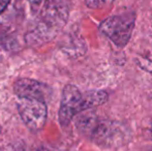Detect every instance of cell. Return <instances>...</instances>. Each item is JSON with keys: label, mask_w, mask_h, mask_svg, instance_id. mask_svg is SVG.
Wrapping results in <instances>:
<instances>
[{"label": "cell", "mask_w": 152, "mask_h": 151, "mask_svg": "<svg viewBox=\"0 0 152 151\" xmlns=\"http://www.w3.org/2000/svg\"><path fill=\"white\" fill-rule=\"evenodd\" d=\"M136 23V15L132 12H123L113 15L102 21L99 30L118 48H124L132 37Z\"/></svg>", "instance_id": "6da1fadb"}, {"label": "cell", "mask_w": 152, "mask_h": 151, "mask_svg": "<svg viewBox=\"0 0 152 151\" xmlns=\"http://www.w3.org/2000/svg\"><path fill=\"white\" fill-rule=\"evenodd\" d=\"M17 108L23 122L31 131L37 133L44 128L48 115L46 101L38 98L18 97Z\"/></svg>", "instance_id": "7a4b0ae2"}, {"label": "cell", "mask_w": 152, "mask_h": 151, "mask_svg": "<svg viewBox=\"0 0 152 151\" xmlns=\"http://www.w3.org/2000/svg\"><path fill=\"white\" fill-rule=\"evenodd\" d=\"M84 111L83 93L75 85L68 84L64 87L61 95L59 109V123L66 127L79 113Z\"/></svg>", "instance_id": "3957f363"}, {"label": "cell", "mask_w": 152, "mask_h": 151, "mask_svg": "<svg viewBox=\"0 0 152 151\" xmlns=\"http://www.w3.org/2000/svg\"><path fill=\"white\" fill-rule=\"evenodd\" d=\"M119 135H120V129L118 128V125L110 121H104L102 119H98L89 138L97 145L109 147L118 142Z\"/></svg>", "instance_id": "277c9868"}, {"label": "cell", "mask_w": 152, "mask_h": 151, "mask_svg": "<svg viewBox=\"0 0 152 151\" xmlns=\"http://www.w3.org/2000/svg\"><path fill=\"white\" fill-rule=\"evenodd\" d=\"M14 91L18 97H29L45 101L46 87L36 80L28 78H21L15 82Z\"/></svg>", "instance_id": "5b68a950"}, {"label": "cell", "mask_w": 152, "mask_h": 151, "mask_svg": "<svg viewBox=\"0 0 152 151\" xmlns=\"http://www.w3.org/2000/svg\"><path fill=\"white\" fill-rule=\"evenodd\" d=\"M83 97H84V111H87L107 103L109 95L104 90H90L83 93Z\"/></svg>", "instance_id": "8992f818"}, {"label": "cell", "mask_w": 152, "mask_h": 151, "mask_svg": "<svg viewBox=\"0 0 152 151\" xmlns=\"http://www.w3.org/2000/svg\"><path fill=\"white\" fill-rule=\"evenodd\" d=\"M114 2V0H85V3L89 8H102Z\"/></svg>", "instance_id": "52a82bcc"}, {"label": "cell", "mask_w": 152, "mask_h": 151, "mask_svg": "<svg viewBox=\"0 0 152 151\" xmlns=\"http://www.w3.org/2000/svg\"><path fill=\"white\" fill-rule=\"evenodd\" d=\"M10 0H0V14L3 12L4 9L6 8V6L8 5Z\"/></svg>", "instance_id": "ba28073f"}, {"label": "cell", "mask_w": 152, "mask_h": 151, "mask_svg": "<svg viewBox=\"0 0 152 151\" xmlns=\"http://www.w3.org/2000/svg\"><path fill=\"white\" fill-rule=\"evenodd\" d=\"M38 151H52V150L48 149V148H46V147H42V148H39V149H38Z\"/></svg>", "instance_id": "9c48e42d"}]
</instances>
